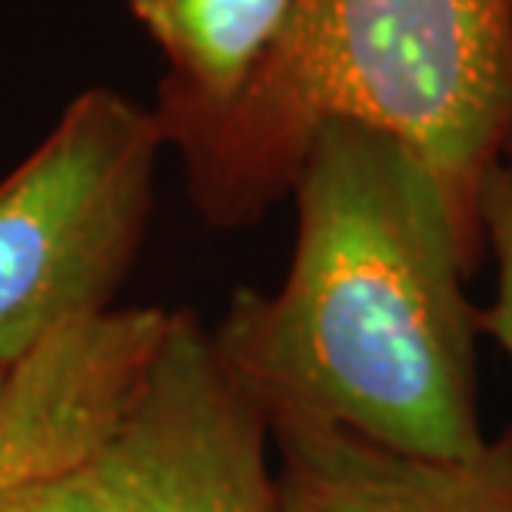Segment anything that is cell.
I'll return each instance as SVG.
<instances>
[{
  "mask_svg": "<svg viewBox=\"0 0 512 512\" xmlns=\"http://www.w3.org/2000/svg\"><path fill=\"white\" fill-rule=\"evenodd\" d=\"M273 436L193 313H170L90 466L120 512H276Z\"/></svg>",
  "mask_w": 512,
  "mask_h": 512,
  "instance_id": "277c9868",
  "label": "cell"
},
{
  "mask_svg": "<svg viewBox=\"0 0 512 512\" xmlns=\"http://www.w3.org/2000/svg\"><path fill=\"white\" fill-rule=\"evenodd\" d=\"M157 124L217 227L263 217L316 133L353 124L413 150L479 240V187L512 133V0H293L237 97Z\"/></svg>",
  "mask_w": 512,
  "mask_h": 512,
  "instance_id": "7a4b0ae2",
  "label": "cell"
},
{
  "mask_svg": "<svg viewBox=\"0 0 512 512\" xmlns=\"http://www.w3.org/2000/svg\"><path fill=\"white\" fill-rule=\"evenodd\" d=\"M293 0H130L167 57L153 117L217 110L237 97L280 34Z\"/></svg>",
  "mask_w": 512,
  "mask_h": 512,
  "instance_id": "52a82bcc",
  "label": "cell"
},
{
  "mask_svg": "<svg viewBox=\"0 0 512 512\" xmlns=\"http://www.w3.org/2000/svg\"><path fill=\"white\" fill-rule=\"evenodd\" d=\"M276 512H512V429L469 456H413L343 429L276 423Z\"/></svg>",
  "mask_w": 512,
  "mask_h": 512,
  "instance_id": "8992f818",
  "label": "cell"
},
{
  "mask_svg": "<svg viewBox=\"0 0 512 512\" xmlns=\"http://www.w3.org/2000/svg\"><path fill=\"white\" fill-rule=\"evenodd\" d=\"M479 243L496 263V290L486 310H476L479 333H486L512 363V133L486 170L476 197Z\"/></svg>",
  "mask_w": 512,
  "mask_h": 512,
  "instance_id": "ba28073f",
  "label": "cell"
},
{
  "mask_svg": "<svg viewBox=\"0 0 512 512\" xmlns=\"http://www.w3.org/2000/svg\"><path fill=\"white\" fill-rule=\"evenodd\" d=\"M163 133L153 110L84 90L0 180V370L110 313L147 233Z\"/></svg>",
  "mask_w": 512,
  "mask_h": 512,
  "instance_id": "3957f363",
  "label": "cell"
},
{
  "mask_svg": "<svg viewBox=\"0 0 512 512\" xmlns=\"http://www.w3.org/2000/svg\"><path fill=\"white\" fill-rule=\"evenodd\" d=\"M7 376H10V373H4V370H0V396H4V386H7Z\"/></svg>",
  "mask_w": 512,
  "mask_h": 512,
  "instance_id": "30bf717a",
  "label": "cell"
},
{
  "mask_svg": "<svg viewBox=\"0 0 512 512\" xmlns=\"http://www.w3.org/2000/svg\"><path fill=\"white\" fill-rule=\"evenodd\" d=\"M0 512H120L100 483V476L84 463L47 469L20 483L0 489Z\"/></svg>",
  "mask_w": 512,
  "mask_h": 512,
  "instance_id": "9c48e42d",
  "label": "cell"
},
{
  "mask_svg": "<svg viewBox=\"0 0 512 512\" xmlns=\"http://www.w3.org/2000/svg\"><path fill=\"white\" fill-rule=\"evenodd\" d=\"M273 293L240 290L213 343L266 426L343 429L413 456L486 443L476 399L479 240L433 170L386 133H316Z\"/></svg>",
  "mask_w": 512,
  "mask_h": 512,
  "instance_id": "6da1fadb",
  "label": "cell"
},
{
  "mask_svg": "<svg viewBox=\"0 0 512 512\" xmlns=\"http://www.w3.org/2000/svg\"><path fill=\"white\" fill-rule=\"evenodd\" d=\"M167 310H110L57 333L7 376L0 489L74 466L104 443L157 350Z\"/></svg>",
  "mask_w": 512,
  "mask_h": 512,
  "instance_id": "5b68a950",
  "label": "cell"
}]
</instances>
